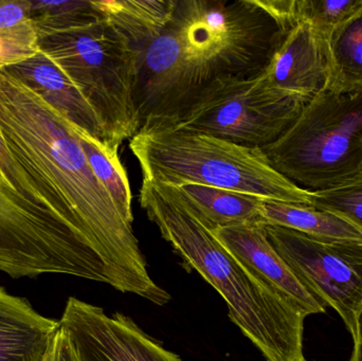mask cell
Returning <instances> with one entry per match:
<instances>
[{
  "mask_svg": "<svg viewBox=\"0 0 362 361\" xmlns=\"http://www.w3.org/2000/svg\"><path fill=\"white\" fill-rule=\"evenodd\" d=\"M284 34L255 0H176L165 29L136 51L140 129L171 126L216 78L259 73Z\"/></svg>",
  "mask_w": 362,
  "mask_h": 361,
  "instance_id": "obj_1",
  "label": "cell"
},
{
  "mask_svg": "<svg viewBox=\"0 0 362 361\" xmlns=\"http://www.w3.org/2000/svg\"><path fill=\"white\" fill-rule=\"evenodd\" d=\"M0 129L8 148L69 208L105 264L110 286L157 305L171 300L114 199L89 165L74 127L27 86L0 71Z\"/></svg>",
  "mask_w": 362,
  "mask_h": 361,
  "instance_id": "obj_2",
  "label": "cell"
},
{
  "mask_svg": "<svg viewBox=\"0 0 362 361\" xmlns=\"http://www.w3.org/2000/svg\"><path fill=\"white\" fill-rule=\"evenodd\" d=\"M140 205L187 271L219 292L231 321L267 361H306V316L255 279L169 184L142 180Z\"/></svg>",
  "mask_w": 362,
  "mask_h": 361,
  "instance_id": "obj_3",
  "label": "cell"
},
{
  "mask_svg": "<svg viewBox=\"0 0 362 361\" xmlns=\"http://www.w3.org/2000/svg\"><path fill=\"white\" fill-rule=\"evenodd\" d=\"M0 271L45 273L110 284L107 269L59 195L8 148L0 129Z\"/></svg>",
  "mask_w": 362,
  "mask_h": 361,
  "instance_id": "obj_4",
  "label": "cell"
},
{
  "mask_svg": "<svg viewBox=\"0 0 362 361\" xmlns=\"http://www.w3.org/2000/svg\"><path fill=\"white\" fill-rule=\"evenodd\" d=\"M129 150L144 179L169 186L198 184L285 203L313 205V191L272 167L262 148L173 127L140 129Z\"/></svg>",
  "mask_w": 362,
  "mask_h": 361,
  "instance_id": "obj_5",
  "label": "cell"
},
{
  "mask_svg": "<svg viewBox=\"0 0 362 361\" xmlns=\"http://www.w3.org/2000/svg\"><path fill=\"white\" fill-rule=\"evenodd\" d=\"M40 50L74 83L99 117L110 146L120 148L140 129L136 106L137 53L107 19L40 34Z\"/></svg>",
  "mask_w": 362,
  "mask_h": 361,
  "instance_id": "obj_6",
  "label": "cell"
},
{
  "mask_svg": "<svg viewBox=\"0 0 362 361\" xmlns=\"http://www.w3.org/2000/svg\"><path fill=\"white\" fill-rule=\"evenodd\" d=\"M262 150L276 171L313 191L352 179L362 171V89L344 95L321 91Z\"/></svg>",
  "mask_w": 362,
  "mask_h": 361,
  "instance_id": "obj_7",
  "label": "cell"
},
{
  "mask_svg": "<svg viewBox=\"0 0 362 361\" xmlns=\"http://www.w3.org/2000/svg\"><path fill=\"white\" fill-rule=\"evenodd\" d=\"M308 102L269 88L261 72L213 81L171 126L248 148L276 142L299 118Z\"/></svg>",
  "mask_w": 362,
  "mask_h": 361,
  "instance_id": "obj_8",
  "label": "cell"
},
{
  "mask_svg": "<svg viewBox=\"0 0 362 361\" xmlns=\"http://www.w3.org/2000/svg\"><path fill=\"white\" fill-rule=\"evenodd\" d=\"M274 249L302 285L339 314L352 337L362 309V243L327 242L278 226H265Z\"/></svg>",
  "mask_w": 362,
  "mask_h": 361,
  "instance_id": "obj_9",
  "label": "cell"
},
{
  "mask_svg": "<svg viewBox=\"0 0 362 361\" xmlns=\"http://www.w3.org/2000/svg\"><path fill=\"white\" fill-rule=\"evenodd\" d=\"M59 329L78 361H183L146 334L131 317L70 297Z\"/></svg>",
  "mask_w": 362,
  "mask_h": 361,
  "instance_id": "obj_10",
  "label": "cell"
},
{
  "mask_svg": "<svg viewBox=\"0 0 362 361\" xmlns=\"http://www.w3.org/2000/svg\"><path fill=\"white\" fill-rule=\"evenodd\" d=\"M217 241L264 285L288 301L308 317L325 313L296 277L268 239L265 225L221 227L212 231Z\"/></svg>",
  "mask_w": 362,
  "mask_h": 361,
  "instance_id": "obj_11",
  "label": "cell"
},
{
  "mask_svg": "<svg viewBox=\"0 0 362 361\" xmlns=\"http://www.w3.org/2000/svg\"><path fill=\"white\" fill-rule=\"evenodd\" d=\"M329 73V44L300 21L283 36L261 76L269 88L310 102L325 90Z\"/></svg>",
  "mask_w": 362,
  "mask_h": 361,
  "instance_id": "obj_12",
  "label": "cell"
},
{
  "mask_svg": "<svg viewBox=\"0 0 362 361\" xmlns=\"http://www.w3.org/2000/svg\"><path fill=\"white\" fill-rule=\"evenodd\" d=\"M63 116L76 131L107 143L105 131L88 102L61 68L40 51L35 57L4 69Z\"/></svg>",
  "mask_w": 362,
  "mask_h": 361,
  "instance_id": "obj_13",
  "label": "cell"
},
{
  "mask_svg": "<svg viewBox=\"0 0 362 361\" xmlns=\"http://www.w3.org/2000/svg\"><path fill=\"white\" fill-rule=\"evenodd\" d=\"M57 330L59 321L0 288V361H42Z\"/></svg>",
  "mask_w": 362,
  "mask_h": 361,
  "instance_id": "obj_14",
  "label": "cell"
},
{
  "mask_svg": "<svg viewBox=\"0 0 362 361\" xmlns=\"http://www.w3.org/2000/svg\"><path fill=\"white\" fill-rule=\"evenodd\" d=\"M172 187L211 231L221 227L263 225L264 197L191 182Z\"/></svg>",
  "mask_w": 362,
  "mask_h": 361,
  "instance_id": "obj_15",
  "label": "cell"
},
{
  "mask_svg": "<svg viewBox=\"0 0 362 361\" xmlns=\"http://www.w3.org/2000/svg\"><path fill=\"white\" fill-rule=\"evenodd\" d=\"M261 216L265 226L291 229L320 241L362 243V231L358 227L342 216L315 206L264 199Z\"/></svg>",
  "mask_w": 362,
  "mask_h": 361,
  "instance_id": "obj_16",
  "label": "cell"
},
{
  "mask_svg": "<svg viewBox=\"0 0 362 361\" xmlns=\"http://www.w3.org/2000/svg\"><path fill=\"white\" fill-rule=\"evenodd\" d=\"M93 4L137 51L165 29L176 0H100Z\"/></svg>",
  "mask_w": 362,
  "mask_h": 361,
  "instance_id": "obj_17",
  "label": "cell"
},
{
  "mask_svg": "<svg viewBox=\"0 0 362 361\" xmlns=\"http://www.w3.org/2000/svg\"><path fill=\"white\" fill-rule=\"evenodd\" d=\"M325 90L344 95L362 89V4L340 23L329 42Z\"/></svg>",
  "mask_w": 362,
  "mask_h": 361,
  "instance_id": "obj_18",
  "label": "cell"
},
{
  "mask_svg": "<svg viewBox=\"0 0 362 361\" xmlns=\"http://www.w3.org/2000/svg\"><path fill=\"white\" fill-rule=\"evenodd\" d=\"M76 131L93 173L105 187L123 218L133 224V194L127 171L119 158V148L98 141L82 131Z\"/></svg>",
  "mask_w": 362,
  "mask_h": 361,
  "instance_id": "obj_19",
  "label": "cell"
},
{
  "mask_svg": "<svg viewBox=\"0 0 362 361\" xmlns=\"http://www.w3.org/2000/svg\"><path fill=\"white\" fill-rule=\"evenodd\" d=\"M31 1V20L38 35L82 27L103 17L90 0Z\"/></svg>",
  "mask_w": 362,
  "mask_h": 361,
  "instance_id": "obj_20",
  "label": "cell"
},
{
  "mask_svg": "<svg viewBox=\"0 0 362 361\" xmlns=\"http://www.w3.org/2000/svg\"><path fill=\"white\" fill-rule=\"evenodd\" d=\"M361 4L362 0H293V27L300 21H308L329 44L336 28Z\"/></svg>",
  "mask_w": 362,
  "mask_h": 361,
  "instance_id": "obj_21",
  "label": "cell"
},
{
  "mask_svg": "<svg viewBox=\"0 0 362 361\" xmlns=\"http://www.w3.org/2000/svg\"><path fill=\"white\" fill-rule=\"evenodd\" d=\"M350 220L362 231V171L329 190L313 191V205Z\"/></svg>",
  "mask_w": 362,
  "mask_h": 361,
  "instance_id": "obj_22",
  "label": "cell"
},
{
  "mask_svg": "<svg viewBox=\"0 0 362 361\" xmlns=\"http://www.w3.org/2000/svg\"><path fill=\"white\" fill-rule=\"evenodd\" d=\"M40 51V37L33 21L0 30V71L35 57Z\"/></svg>",
  "mask_w": 362,
  "mask_h": 361,
  "instance_id": "obj_23",
  "label": "cell"
},
{
  "mask_svg": "<svg viewBox=\"0 0 362 361\" xmlns=\"http://www.w3.org/2000/svg\"><path fill=\"white\" fill-rule=\"evenodd\" d=\"M31 0H0V30L12 29L31 20Z\"/></svg>",
  "mask_w": 362,
  "mask_h": 361,
  "instance_id": "obj_24",
  "label": "cell"
},
{
  "mask_svg": "<svg viewBox=\"0 0 362 361\" xmlns=\"http://www.w3.org/2000/svg\"><path fill=\"white\" fill-rule=\"evenodd\" d=\"M42 361H78L70 345L67 336L59 329L49 347L46 356Z\"/></svg>",
  "mask_w": 362,
  "mask_h": 361,
  "instance_id": "obj_25",
  "label": "cell"
},
{
  "mask_svg": "<svg viewBox=\"0 0 362 361\" xmlns=\"http://www.w3.org/2000/svg\"><path fill=\"white\" fill-rule=\"evenodd\" d=\"M354 350H353L351 361H362V309L357 319L356 333L353 337Z\"/></svg>",
  "mask_w": 362,
  "mask_h": 361,
  "instance_id": "obj_26",
  "label": "cell"
}]
</instances>
